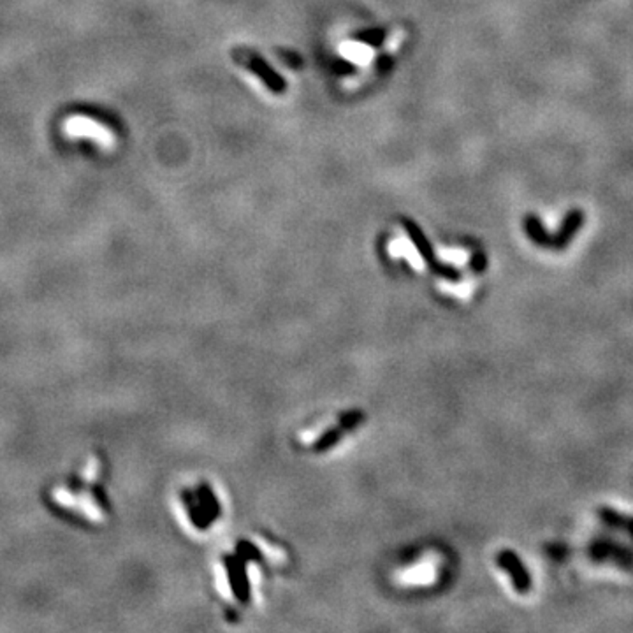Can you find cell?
Listing matches in <instances>:
<instances>
[{
  "mask_svg": "<svg viewBox=\"0 0 633 633\" xmlns=\"http://www.w3.org/2000/svg\"><path fill=\"white\" fill-rule=\"evenodd\" d=\"M361 420H363L361 412H352V414L343 415V419H341L340 426L335 427V430L328 431V433H325L324 437H322L315 443V447H313V449H315V452H322V450H325V449H329V447H331V445H335V443L338 442V440L341 438V435H343L345 431H348V430H352V427H355L359 422H361Z\"/></svg>",
  "mask_w": 633,
  "mask_h": 633,
  "instance_id": "obj_3",
  "label": "cell"
},
{
  "mask_svg": "<svg viewBox=\"0 0 633 633\" xmlns=\"http://www.w3.org/2000/svg\"><path fill=\"white\" fill-rule=\"evenodd\" d=\"M600 517L604 519L607 525L614 526V528L623 530V532H628L630 533V537H633V517H630V515H624L621 514V512L609 509V507H604V509H600Z\"/></svg>",
  "mask_w": 633,
  "mask_h": 633,
  "instance_id": "obj_4",
  "label": "cell"
},
{
  "mask_svg": "<svg viewBox=\"0 0 633 633\" xmlns=\"http://www.w3.org/2000/svg\"><path fill=\"white\" fill-rule=\"evenodd\" d=\"M498 564L505 572H509L512 582L519 593H528L532 587V579H530L528 570L525 568L522 561L517 558L512 551H502L498 554Z\"/></svg>",
  "mask_w": 633,
  "mask_h": 633,
  "instance_id": "obj_2",
  "label": "cell"
},
{
  "mask_svg": "<svg viewBox=\"0 0 633 633\" xmlns=\"http://www.w3.org/2000/svg\"><path fill=\"white\" fill-rule=\"evenodd\" d=\"M62 131L71 141H90L101 150H113L116 146V136L108 125L97 122L90 116L73 115L64 120Z\"/></svg>",
  "mask_w": 633,
  "mask_h": 633,
  "instance_id": "obj_1",
  "label": "cell"
},
{
  "mask_svg": "<svg viewBox=\"0 0 633 633\" xmlns=\"http://www.w3.org/2000/svg\"><path fill=\"white\" fill-rule=\"evenodd\" d=\"M197 498H199L201 509H203L206 519H211V521H213L215 517H218L220 505H218L217 498H215L213 492H211L210 489H208L206 486H201L199 491H197Z\"/></svg>",
  "mask_w": 633,
  "mask_h": 633,
  "instance_id": "obj_5",
  "label": "cell"
},
{
  "mask_svg": "<svg viewBox=\"0 0 633 633\" xmlns=\"http://www.w3.org/2000/svg\"><path fill=\"white\" fill-rule=\"evenodd\" d=\"M343 51L348 59L355 60V62H366L368 56H370V49L361 46V44H348V46L343 48Z\"/></svg>",
  "mask_w": 633,
  "mask_h": 633,
  "instance_id": "obj_6",
  "label": "cell"
}]
</instances>
